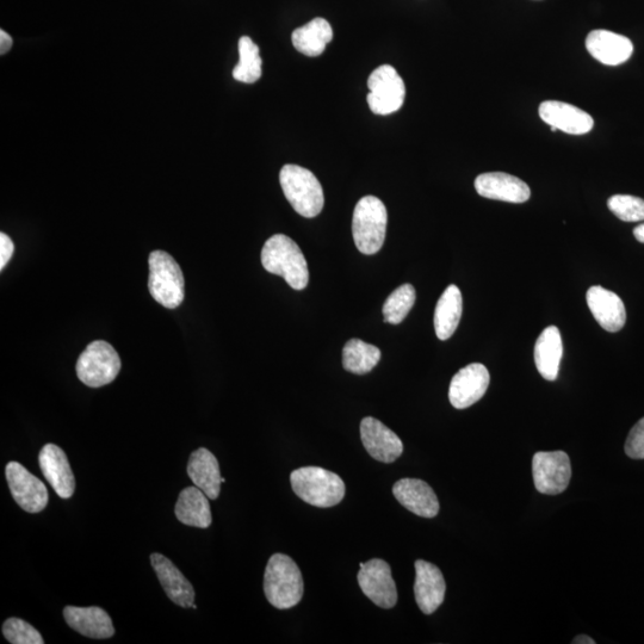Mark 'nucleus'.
<instances>
[{"label":"nucleus","mask_w":644,"mask_h":644,"mask_svg":"<svg viewBox=\"0 0 644 644\" xmlns=\"http://www.w3.org/2000/svg\"><path fill=\"white\" fill-rule=\"evenodd\" d=\"M361 438L368 454L382 463H393L404 452V444L398 435L373 417L362 420Z\"/></svg>","instance_id":"13"},{"label":"nucleus","mask_w":644,"mask_h":644,"mask_svg":"<svg viewBox=\"0 0 644 644\" xmlns=\"http://www.w3.org/2000/svg\"><path fill=\"white\" fill-rule=\"evenodd\" d=\"M121 367V359L114 346L104 340H95L80 355L76 369L78 379L85 386L99 388L113 382Z\"/></svg>","instance_id":"7"},{"label":"nucleus","mask_w":644,"mask_h":644,"mask_svg":"<svg viewBox=\"0 0 644 644\" xmlns=\"http://www.w3.org/2000/svg\"><path fill=\"white\" fill-rule=\"evenodd\" d=\"M368 104L376 115H390L400 110L406 97V86L400 74L390 65H382L368 79Z\"/></svg>","instance_id":"8"},{"label":"nucleus","mask_w":644,"mask_h":644,"mask_svg":"<svg viewBox=\"0 0 644 644\" xmlns=\"http://www.w3.org/2000/svg\"><path fill=\"white\" fill-rule=\"evenodd\" d=\"M284 195L303 218L312 219L324 208V190L314 173L297 165H284L280 173Z\"/></svg>","instance_id":"5"},{"label":"nucleus","mask_w":644,"mask_h":644,"mask_svg":"<svg viewBox=\"0 0 644 644\" xmlns=\"http://www.w3.org/2000/svg\"><path fill=\"white\" fill-rule=\"evenodd\" d=\"M489 381L488 369L481 363H473L461 369L452 377L449 400L457 410H464L476 404L486 394Z\"/></svg>","instance_id":"12"},{"label":"nucleus","mask_w":644,"mask_h":644,"mask_svg":"<svg viewBox=\"0 0 644 644\" xmlns=\"http://www.w3.org/2000/svg\"><path fill=\"white\" fill-rule=\"evenodd\" d=\"M15 252V244L5 233L0 234V270H4Z\"/></svg>","instance_id":"34"},{"label":"nucleus","mask_w":644,"mask_h":644,"mask_svg":"<svg viewBox=\"0 0 644 644\" xmlns=\"http://www.w3.org/2000/svg\"><path fill=\"white\" fill-rule=\"evenodd\" d=\"M150 280L148 289L161 306L175 309L185 297V281L181 266L164 251H153L148 259Z\"/></svg>","instance_id":"6"},{"label":"nucleus","mask_w":644,"mask_h":644,"mask_svg":"<svg viewBox=\"0 0 644 644\" xmlns=\"http://www.w3.org/2000/svg\"><path fill=\"white\" fill-rule=\"evenodd\" d=\"M609 209L619 220L640 222L644 220V200L630 195H615L609 198Z\"/></svg>","instance_id":"31"},{"label":"nucleus","mask_w":644,"mask_h":644,"mask_svg":"<svg viewBox=\"0 0 644 644\" xmlns=\"http://www.w3.org/2000/svg\"><path fill=\"white\" fill-rule=\"evenodd\" d=\"M357 579L365 596L380 608L392 609L398 603V590L386 561L374 559L361 563Z\"/></svg>","instance_id":"10"},{"label":"nucleus","mask_w":644,"mask_h":644,"mask_svg":"<svg viewBox=\"0 0 644 644\" xmlns=\"http://www.w3.org/2000/svg\"><path fill=\"white\" fill-rule=\"evenodd\" d=\"M262 264L270 274L281 276L295 290L308 286L309 270L305 256L293 239L272 235L263 246Z\"/></svg>","instance_id":"1"},{"label":"nucleus","mask_w":644,"mask_h":644,"mask_svg":"<svg viewBox=\"0 0 644 644\" xmlns=\"http://www.w3.org/2000/svg\"><path fill=\"white\" fill-rule=\"evenodd\" d=\"M463 299L460 288L451 284L438 300L435 311V330L438 339L448 340L457 330L462 318Z\"/></svg>","instance_id":"26"},{"label":"nucleus","mask_w":644,"mask_h":644,"mask_svg":"<svg viewBox=\"0 0 644 644\" xmlns=\"http://www.w3.org/2000/svg\"><path fill=\"white\" fill-rule=\"evenodd\" d=\"M586 49L599 63L608 66L624 64L634 52L633 42L628 37L609 30H593L588 34Z\"/></svg>","instance_id":"20"},{"label":"nucleus","mask_w":644,"mask_h":644,"mask_svg":"<svg viewBox=\"0 0 644 644\" xmlns=\"http://www.w3.org/2000/svg\"><path fill=\"white\" fill-rule=\"evenodd\" d=\"M39 462L43 476L55 493L60 498L70 499L76 489V480L65 451L58 445L47 444L40 451Z\"/></svg>","instance_id":"16"},{"label":"nucleus","mask_w":644,"mask_h":644,"mask_svg":"<svg viewBox=\"0 0 644 644\" xmlns=\"http://www.w3.org/2000/svg\"><path fill=\"white\" fill-rule=\"evenodd\" d=\"M293 491L307 504L327 509L345 497V483L336 473L319 467H303L290 475Z\"/></svg>","instance_id":"3"},{"label":"nucleus","mask_w":644,"mask_h":644,"mask_svg":"<svg viewBox=\"0 0 644 644\" xmlns=\"http://www.w3.org/2000/svg\"><path fill=\"white\" fill-rule=\"evenodd\" d=\"M393 494L408 511L423 518H435L439 501L433 489L423 480L402 479L395 483Z\"/></svg>","instance_id":"19"},{"label":"nucleus","mask_w":644,"mask_h":644,"mask_svg":"<svg viewBox=\"0 0 644 644\" xmlns=\"http://www.w3.org/2000/svg\"><path fill=\"white\" fill-rule=\"evenodd\" d=\"M574 644H596V641L591 639L590 636L579 635L573 640Z\"/></svg>","instance_id":"36"},{"label":"nucleus","mask_w":644,"mask_h":644,"mask_svg":"<svg viewBox=\"0 0 644 644\" xmlns=\"http://www.w3.org/2000/svg\"><path fill=\"white\" fill-rule=\"evenodd\" d=\"M151 563L157 577L163 586L166 596L173 603L184 609L193 608L195 590L183 573L173 565L172 561L161 554H152Z\"/></svg>","instance_id":"21"},{"label":"nucleus","mask_w":644,"mask_h":644,"mask_svg":"<svg viewBox=\"0 0 644 644\" xmlns=\"http://www.w3.org/2000/svg\"><path fill=\"white\" fill-rule=\"evenodd\" d=\"M3 635L12 644H43L45 640L33 625L20 618H9L3 624Z\"/></svg>","instance_id":"32"},{"label":"nucleus","mask_w":644,"mask_h":644,"mask_svg":"<svg viewBox=\"0 0 644 644\" xmlns=\"http://www.w3.org/2000/svg\"><path fill=\"white\" fill-rule=\"evenodd\" d=\"M388 213L385 203L375 196H365L356 204L352 234L357 250L373 256L385 244Z\"/></svg>","instance_id":"4"},{"label":"nucleus","mask_w":644,"mask_h":644,"mask_svg":"<svg viewBox=\"0 0 644 644\" xmlns=\"http://www.w3.org/2000/svg\"><path fill=\"white\" fill-rule=\"evenodd\" d=\"M634 235L637 241H640L641 244H644V224L637 226L634 229Z\"/></svg>","instance_id":"37"},{"label":"nucleus","mask_w":644,"mask_h":644,"mask_svg":"<svg viewBox=\"0 0 644 644\" xmlns=\"http://www.w3.org/2000/svg\"><path fill=\"white\" fill-rule=\"evenodd\" d=\"M263 60L259 48L249 36L239 40V64L234 67L233 77L240 83L253 84L262 77Z\"/></svg>","instance_id":"29"},{"label":"nucleus","mask_w":644,"mask_h":644,"mask_svg":"<svg viewBox=\"0 0 644 644\" xmlns=\"http://www.w3.org/2000/svg\"><path fill=\"white\" fill-rule=\"evenodd\" d=\"M417 293L412 284H402L395 289L383 305V318L388 324L399 325L416 303Z\"/></svg>","instance_id":"30"},{"label":"nucleus","mask_w":644,"mask_h":644,"mask_svg":"<svg viewBox=\"0 0 644 644\" xmlns=\"http://www.w3.org/2000/svg\"><path fill=\"white\" fill-rule=\"evenodd\" d=\"M264 592L268 602L278 610L294 608L303 597V578L291 557L275 554L270 557L264 575Z\"/></svg>","instance_id":"2"},{"label":"nucleus","mask_w":644,"mask_h":644,"mask_svg":"<svg viewBox=\"0 0 644 644\" xmlns=\"http://www.w3.org/2000/svg\"><path fill=\"white\" fill-rule=\"evenodd\" d=\"M445 592H447V584L441 569L430 562L418 560L414 596L419 609L425 615H432L443 604Z\"/></svg>","instance_id":"15"},{"label":"nucleus","mask_w":644,"mask_h":644,"mask_svg":"<svg viewBox=\"0 0 644 644\" xmlns=\"http://www.w3.org/2000/svg\"><path fill=\"white\" fill-rule=\"evenodd\" d=\"M541 119L551 128L571 135L590 133L594 121L590 114L572 104L559 101H546L540 105Z\"/></svg>","instance_id":"17"},{"label":"nucleus","mask_w":644,"mask_h":644,"mask_svg":"<svg viewBox=\"0 0 644 644\" xmlns=\"http://www.w3.org/2000/svg\"><path fill=\"white\" fill-rule=\"evenodd\" d=\"M175 513L179 522L194 528L207 529L213 522L209 498L196 486L187 487L179 494Z\"/></svg>","instance_id":"24"},{"label":"nucleus","mask_w":644,"mask_h":644,"mask_svg":"<svg viewBox=\"0 0 644 644\" xmlns=\"http://www.w3.org/2000/svg\"><path fill=\"white\" fill-rule=\"evenodd\" d=\"M586 300L594 319L605 331L615 333L622 330L627 322V311L621 297L613 291L594 286L588 289Z\"/></svg>","instance_id":"18"},{"label":"nucleus","mask_w":644,"mask_h":644,"mask_svg":"<svg viewBox=\"0 0 644 644\" xmlns=\"http://www.w3.org/2000/svg\"><path fill=\"white\" fill-rule=\"evenodd\" d=\"M65 621L73 630L90 639H110L115 634V628L110 616L101 608H77L66 606L64 610Z\"/></svg>","instance_id":"22"},{"label":"nucleus","mask_w":644,"mask_h":644,"mask_svg":"<svg viewBox=\"0 0 644 644\" xmlns=\"http://www.w3.org/2000/svg\"><path fill=\"white\" fill-rule=\"evenodd\" d=\"M625 454L633 460H644V418L631 429L625 443Z\"/></svg>","instance_id":"33"},{"label":"nucleus","mask_w":644,"mask_h":644,"mask_svg":"<svg viewBox=\"0 0 644 644\" xmlns=\"http://www.w3.org/2000/svg\"><path fill=\"white\" fill-rule=\"evenodd\" d=\"M563 343L559 328L549 326L538 337L535 345V363L538 373L547 381H555L559 376Z\"/></svg>","instance_id":"25"},{"label":"nucleus","mask_w":644,"mask_h":644,"mask_svg":"<svg viewBox=\"0 0 644 644\" xmlns=\"http://www.w3.org/2000/svg\"><path fill=\"white\" fill-rule=\"evenodd\" d=\"M12 37L4 32V30H0V54L4 55L8 53L12 47Z\"/></svg>","instance_id":"35"},{"label":"nucleus","mask_w":644,"mask_h":644,"mask_svg":"<svg viewBox=\"0 0 644 644\" xmlns=\"http://www.w3.org/2000/svg\"><path fill=\"white\" fill-rule=\"evenodd\" d=\"M188 474L194 485L207 494L212 500L219 498L221 483L226 482L221 476L216 457L208 449H198L191 454L188 463Z\"/></svg>","instance_id":"23"},{"label":"nucleus","mask_w":644,"mask_h":644,"mask_svg":"<svg viewBox=\"0 0 644 644\" xmlns=\"http://www.w3.org/2000/svg\"><path fill=\"white\" fill-rule=\"evenodd\" d=\"M475 189L488 200L509 203H524L531 196L528 184L504 172L482 173L475 179Z\"/></svg>","instance_id":"14"},{"label":"nucleus","mask_w":644,"mask_h":644,"mask_svg":"<svg viewBox=\"0 0 644 644\" xmlns=\"http://www.w3.org/2000/svg\"><path fill=\"white\" fill-rule=\"evenodd\" d=\"M532 475L538 492L561 494L572 479L571 460L565 451L537 452L532 458Z\"/></svg>","instance_id":"9"},{"label":"nucleus","mask_w":644,"mask_h":644,"mask_svg":"<svg viewBox=\"0 0 644 644\" xmlns=\"http://www.w3.org/2000/svg\"><path fill=\"white\" fill-rule=\"evenodd\" d=\"M333 39V30L331 24L324 18H314L313 21L301 28H297L291 40L293 45L302 54L307 57H319L324 53L326 46Z\"/></svg>","instance_id":"27"},{"label":"nucleus","mask_w":644,"mask_h":644,"mask_svg":"<svg viewBox=\"0 0 644 644\" xmlns=\"http://www.w3.org/2000/svg\"><path fill=\"white\" fill-rule=\"evenodd\" d=\"M381 359V351L375 345L361 339H351L343 349V367L349 373L365 375L370 373Z\"/></svg>","instance_id":"28"},{"label":"nucleus","mask_w":644,"mask_h":644,"mask_svg":"<svg viewBox=\"0 0 644 644\" xmlns=\"http://www.w3.org/2000/svg\"><path fill=\"white\" fill-rule=\"evenodd\" d=\"M5 474L12 498L21 509L29 513H39L46 509L48 491L45 483L15 461L8 463Z\"/></svg>","instance_id":"11"}]
</instances>
